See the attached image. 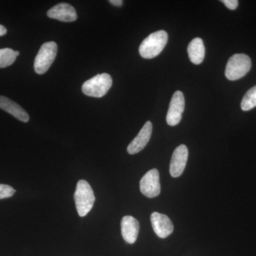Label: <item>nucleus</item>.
<instances>
[{"mask_svg":"<svg viewBox=\"0 0 256 256\" xmlns=\"http://www.w3.org/2000/svg\"><path fill=\"white\" fill-rule=\"evenodd\" d=\"M168 41V34L164 30L152 33L141 43L140 54L142 58L151 60L162 52Z\"/></svg>","mask_w":256,"mask_h":256,"instance_id":"obj_1","label":"nucleus"},{"mask_svg":"<svg viewBox=\"0 0 256 256\" xmlns=\"http://www.w3.org/2000/svg\"><path fill=\"white\" fill-rule=\"evenodd\" d=\"M76 207L80 217L86 216L92 210L96 201L92 186L86 180H79L74 194Z\"/></svg>","mask_w":256,"mask_h":256,"instance_id":"obj_2","label":"nucleus"},{"mask_svg":"<svg viewBox=\"0 0 256 256\" xmlns=\"http://www.w3.org/2000/svg\"><path fill=\"white\" fill-rule=\"evenodd\" d=\"M112 85L110 75L106 73L98 74L82 84V92L90 97L102 98L108 92Z\"/></svg>","mask_w":256,"mask_h":256,"instance_id":"obj_3","label":"nucleus"},{"mask_svg":"<svg viewBox=\"0 0 256 256\" xmlns=\"http://www.w3.org/2000/svg\"><path fill=\"white\" fill-rule=\"evenodd\" d=\"M252 68V60L248 56L236 54L229 58L226 68V77L230 80H236L245 76Z\"/></svg>","mask_w":256,"mask_h":256,"instance_id":"obj_4","label":"nucleus"},{"mask_svg":"<svg viewBox=\"0 0 256 256\" xmlns=\"http://www.w3.org/2000/svg\"><path fill=\"white\" fill-rule=\"evenodd\" d=\"M57 55V44L54 42L43 44L34 60V70L36 74H44L50 69Z\"/></svg>","mask_w":256,"mask_h":256,"instance_id":"obj_5","label":"nucleus"},{"mask_svg":"<svg viewBox=\"0 0 256 256\" xmlns=\"http://www.w3.org/2000/svg\"><path fill=\"white\" fill-rule=\"evenodd\" d=\"M140 188L142 194L148 198L159 196L161 192L159 171L156 169H152L148 172L141 178Z\"/></svg>","mask_w":256,"mask_h":256,"instance_id":"obj_6","label":"nucleus"},{"mask_svg":"<svg viewBox=\"0 0 256 256\" xmlns=\"http://www.w3.org/2000/svg\"><path fill=\"white\" fill-rule=\"evenodd\" d=\"M185 100L182 92L178 90L173 94L170 102L169 110L166 114V122L170 126L180 124L184 110Z\"/></svg>","mask_w":256,"mask_h":256,"instance_id":"obj_7","label":"nucleus"},{"mask_svg":"<svg viewBox=\"0 0 256 256\" xmlns=\"http://www.w3.org/2000/svg\"><path fill=\"white\" fill-rule=\"evenodd\" d=\"M188 152L184 144H181L174 150L170 162V172L172 178H178L183 174L188 162Z\"/></svg>","mask_w":256,"mask_h":256,"instance_id":"obj_8","label":"nucleus"},{"mask_svg":"<svg viewBox=\"0 0 256 256\" xmlns=\"http://www.w3.org/2000/svg\"><path fill=\"white\" fill-rule=\"evenodd\" d=\"M150 220L153 230L160 238H166L172 234L174 226L168 216L154 212L151 214Z\"/></svg>","mask_w":256,"mask_h":256,"instance_id":"obj_9","label":"nucleus"},{"mask_svg":"<svg viewBox=\"0 0 256 256\" xmlns=\"http://www.w3.org/2000/svg\"><path fill=\"white\" fill-rule=\"evenodd\" d=\"M152 132V124L150 121H148L138 133L137 137L130 143L127 148L128 152L130 154H134L142 151L149 142Z\"/></svg>","mask_w":256,"mask_h":256,"instance_id":"obj_10","label":"nucleus"},{"mask_svg":"<svg viewBox=\"0 0 256 256\" xmlns=\"http://www.w3.org/2000/svg\"><path fill=\"white\" fill-rule=\"evenodd\" d=\"M47 16L64 22H72L77 20L76 11L74 6L67 3L55 5L47 12Z\"/></svg>","mask_w":256,"mask_h":256,"instance_id":"obj_11","label":"nucleus"},{"mask_svg":"<svg viewBox=\"0 0 256 256\" xmlns=\"http://www.w3.org/2000/svg\"><path fill=\"white\" fill-rule=\"evenodd\" d=\"M139 230V222L134 217L126 216L121 220V234L128 244H133L137 240Z\"/></svg>","mask_w":256,"mask_h":256,"instance_id":"obj_12","label":"nucleus"},{"mask_svg":"<svg viewBox=\"0 0 256 256\" xmlns=\"http://www.w3.org/2000/svg\"><path fill=\"white\" fill-rule=\"evenodd\" d=\"M0 108L11 114L22 122H28L30 120V116L26 111L16 102L5 96H0Z\"/></svg>","mask_w":256,"mask_h":256,"instance_id":"obj_13","label":"nucleus"},{"mask_svg":"<svg viewBox=\"0 0 256 256\" xmlns=\"http://www.w3.org/2000/svg\"><path fill=\"white\" fill-rule=\"evenodd\" d=\"M188 52L192 63L195 65L201 64L205 57V47L203 40L201 38H194L188 44Z\"/></svg>","mask_w":256,"mask_h":256,"instance_id":"obj_14","label":"nucleus"},{"mask_svg":"<svg viewBox=\"0 0 256 256\" xmlns=\"http://www.w3.org/2000/svg\"><path fill=\"white\" fill-rule=\"evenodd\" d=\"M15 50L10 48L0 50V68H6L12 65L16 60Z\"/></svg>","mask_w":256,"mask_h":256,"instance_id":"obj_15","label":"nucleus"},{"mask_svg":"<svg viewBox=\"0 0 256 256\" xmlns=\"http://www.w3.org/2000/svg\"><path fill=\"white\" fill-rule=\"evenodd\" d=\"M240 106L244 111H248L256 107V86L248 90L242 98Z\"/></svg>","mask_w":256,"mask_h":256,"instance_id":"obj_16","label":"nucleus"},{"mask_svg":"<svg viewBox=\"0 0 256 256\" xmlns=\"http://www.w3.org/2000/svg\"><path fill=\"white\" fill-rule=\"evenodd\" d=\"M15 192L14 188L10 185L0 184V200L12 196Z\"/></svg>","mask_w":256,"mask_h":256,"instance_id":"obj_17","label":"nucleus"},{"mask_svg":"<svg viewBox=\"0 0 256 256\" xmlns=\"http://www.w3.org/2000/svg\"><path fill=\"white\" fill-rule=\"evenodd\" d=\"M222 2L230 10H236L238 6V1L237 0H223Z\"/></svg>","mask_w":256,"mask_h":256,"instance_id":"obj_18","label":"nucleus"},{"mask_svg":"<svg viewBox=\"0 0 256 256\" xmlns=\"http://www.w3.org/2000/svg\"><path fill=\"white\" fill-rule=\"evenodd\" d=\"M109 2L116 6H121L124 4V1L122 0H110Z\"/></svg>","mask_w":256,"mask_h":256,"instance_id":"obj_19","label":"nucleus"},{"mask_svg":"<svg viewBox=\"0 0 256 256\" xmlns=\"http://www.w3.org/2000/svg\"><path fill=\"white\" fill-rule=\"evenodd\" d=\"M6 34V28L3 25L0 24V36H4Z\"/></svg>","mask_w":256,"mask_h":256,"instance_id":"obj_20","label":"nucleus"},{"mask_svg":"<svg viewBox=\"0 0 256 256\" xmlns=\"http://www.w3.org/2000/svg\"><path fill=\"white\" fill-rule=\"evenodd\" d=\"M15 54H16V56H18L20 55V52H18V50H16V52H15Z\"/></svg>","mask_w":256,"mask_h":256,"instance_id":"obj_21","label":"nucleus"}]
</instances>
